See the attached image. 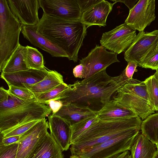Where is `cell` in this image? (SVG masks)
<instances>
[{
    "label": "cell",
    "mask_w": 158,
    "mask_h": 158,
    "mask_svg": "<svg viewBox=\"0 0 158 158\" xmlns=\"http://www.w3.org/2000/svg\"><path fill=\"white\" fill-rule=\"evenodd\" d=\"M129 80L124 70L119 75L111 77L104 69L85 80L68 85L67 89L52 100L59 101L63 105L73 104L87 107L97 112Z\"/></svg>",
    "instance_id": "cell-1"
},
{
    "label": "cell",
    "mask_w": 158,
    "mask_h": 158,
    "mask_svg": "<svg viewBox=\"0 0 158 158\" xmlns=\"http://www.w3.org/2000/svg\"><path fill=\"white\" fill-rule=\"evenodd\" d=\"M35 26L38 32L67 54L69 60L77 62L87 28L81 21H68L43 13Z\"/></svg>",
    "instance_id": "cell-2"
},
{
    "label": "cell",
    "mask_w": 158,
    "mask_h": 158,
    "mask_svg": "<svg viewBox=\"0 0 158 158\" xmlns=\"http://www.w3.org/2000/svg\"><path fill=\"white\" fill-rule=\"evenodd\" d=\"M142 122L138 116L111 120L98 118L71 144V155L101 144L133 128L141 127Z\"/></svg>",
    "instance_id": "cell-3"
},
{
    "label": "cell",
    "mask_w": 158,
    "mask_h": 158,
    "mask_svg": "<svg viewBox=\"0 0 158 158\" xmlns=\"http://www.w3.org/2000/svg\"><path fill=\"white\" fill-rule=\"evenodd\" d=\"M23 25L11 12L6 0H0V70L20 44Z\"/></svg>",
    "instance_id": "cell-4"
},
{
    "label": "cell",
    "mask_w": 158,
    "mask_h": 158,
    "mask_svg": "<svg viewBox=\"0 0 158 158\" xmlns=\"http://www.w3.org/2000/svg\"><path fill=\"white\" fill-rule=\"evenodd\" d=\"M52 112L48 105L35 99L10 110L0 111V133L27 122L42 120Z\"/></svg>",
    "instance_id": "cell-5"
},
{
    "label": "cell",
    "mask_w": 158,
    "mask_h": 158,
    "mask_svg": "<svg viewBox=\"0 0 158 158\" xmlns=\"http://www.w3.org/2000/svg\"><path fill=\"white\" fill-rule=\"evenodd\" d=\"M141 127L133 128L113 138L80 152L76 154L81 158H110L130 150Z\"/></svg>",
    "instance_id": "cell-6"
},
{
    "label": "cell",
    "mask_w": 158,
    "mask_h": 158,
    "mask_svg": "<svg viewBox=\"0 0 158 158\" xmlns=\"http://www.w3.org/2000/svg\"><path fill=\"white\" fill-rule=\"evenodd\" d=\"M136 35V30L124 23L103 33L100 43L106 49L119 54L126 51Z\"/></svg>",
    "instance_id": "cell-7"
},
{
    "label": "cell",
    "mask_w": 158,
    "mask_h": 158,
    "mask_svg": "<svg viewBox=\"0 0 158 158\" xmlns=\"http://www.w3.org/2000/svg\"><path fill=\"white\" fill-rule=\"evenodd\" d=\"M117 54L109 52L102 45H96L88 55L80 60L79 64L84 67V78L85 80L96 73L106 68L112 64L119 62Z\"/></svg>",
    "instance_id": "cell-8"
},
{
    "label": "cell",
    "mask_w": 158,
    "mask_h": 158,
    "mask_svg": "<svg viewBox=\"0 0 158 158\" xmlns=\"http://www.w3.org/2000/svg\"><path fill=\"white\" fill-rule=\"evenodd\" d=\"M43 13L65 20L81 21L82 13L77 0H39Z\"/></svg>",
    "instance_id": "cell-9"
},
{
    "label": "cell",
    "mask_w": 158,
    "mask_h": 158,
    "mask_svg": "<svg viewBox=\"0 0 158 158\" xmlns=\"http://www.w3.org/2000/svg\"><path fill=\"white\" fill-rule=\"evenodd\" d=\"M158 42V30L150 32H139L125 52V60L127 63L134 61L139 64L147 54L156 47Z\"/></svg>",
    "instance_id": "cell-10"
},
{
    "label": "cell",
    "mask_w": 158,
    "mask_h": 158,
    "mask_svg": "<svg viewBox=\"0 0 158 158\" xmlns=\"http://www.w3.org/2000/svg\"><path fill=\"white\" fill-rule=\"evenodd\" d=\"M155 0H139L129 10L124 23L135 30L144 31L156 18Z\"/></svg>",
    "instance_id": "cell-11"
},
{
    "label": "cell",
    "mask_w": 158,
    "mask_h": 158,
    "mask_svg": "<svg viewBox=\"0 0 158 158\" xmlns=\"http://www.w3.org/2000/svg\"><path fill=\"white\" fill-rule=\"evenodd\" d=\"M122 87L117 90L112 99L133 111L142 120L155 113V111L148 101Z\"/></svg>",
    "instance_id": "cell-12"
},
{
    "label": "cell",
    "mask_w": 158,
    "mask_h": 158,
    "mask_svg": "<svg viewBox=\"0 0 158 158\" xmlns=\"http://www.w3.org/2000/svg\"><path fill=\"white\" fill-rule=\"evenodd\" d=\"M48 122L45 118L20 135L16 158H28L37 145L48 132Z\"/></svg>",
    "instance_id": "cell-13"
},
{
    "label": "cell",
    "mask_w": 158,
    "mask_h": 158,
    "mask_svg": "<svg viewBox=\"0 0 158 158\" xmlns=\"http://www.w3.org/2000/svg\"><path fill=\"white\" fill-rule=\"evenodd\" d=\"M13 15L23 26H35L39 22V0H7Z\"/></svg>",
    "instance_id": "cell-14"
},
{
    "label": "cell",
    "mask_w": 158,
    "mask_h": 158,
    "mask_svg": "<svg viewBox=\"0 0 158 158\" xmlns=\"http://www.w3.org/2000/svg\"><path fill=\"white\" fill-rule=\"evenodd\" d=\"M49 70L45 67L41 70L29 69L12 73H1V77L8 85L26 88V85H32L42 80Z\"/></svg>",
    "instance_id": "cell-15"
},
{
    "label": "cell",
    "mask_w": 158,
    "mask_h": 158,
    "mask_svg": "<svg viewBox=\"0 0 158 158\" xmlns=\"http://www.w3.org/2000/svg\"><path fill=\"white\" fill-rule=\"evenodd\" d=\"M21 32L24 37L33 45L45 51L52 56L68 58L63 50L38 32L35 26H23Z\"/></svg>",
    "instance_id": "cell-16"
},
{
    "label": "cell",
    "mask_w": 158,
    "mask_h": 158,
    "mask_svg": "<svg viewBox=\"0 0 158 158\" xmlns=\"http://www.w3.org/2000/svg\"><path fill=\"white\" fill-rule=\"evenodd\" d=\"M48 117L50 134L62 150L67 151L71 145V125L52 114Z\"/></svg>",
    "instance_id": "cell-17"
},
{
    "label": "cell",
    "mask_w": 158,
    "mask_h": 158,
    "mask_svg": "<svg viewBox=\"0 0 158 158\" xmlns=\"http://www.w3.org/2000/svg\"><path fill=\"white\" fill-rule=\"evenodd\" d=\"M114 4L107 1L102 0L82 13L81 21L87 28L93 25L100 27L106 26L107 17L112 10Z\"/></svg>",
    "instance_id": "cell-18"
},
{
    "label": "cell",
    "mask_w": 158,
    "mask_h": 158,
    "mask_svg": "<svg viewBox=\"0 0 158 158\" xmlns=\"http://www.w3.org/2000/svg\"><path fill=\"white\" fill-rule=\"evenodd\" d=\"M63 151L51 134L48 132L28 158H64Z\"/></svg>",
    "instance_id": "cell-19"
},
{
    "label": "cell",
    "mask_w": 158,
    "mask_h": 158,
    "mask_svg": "<svg viewBox=\"0 0 158 158\" xmlns=\"http://www.w3.org/2000/svg\"><path fill=\"white\" fill-rule=\"evenodd\" d=\"M53 114L63 119L71 126L85 118L97 114V112L88 107L73 104L63 105L57 112Z\"/></svg>",
    "instance_id": "cell-20"
},
{
    "label": "cell",
    "mask_w": 158,
    "mask_h": 158,
    "mask_svg": "<svg viewBox=\"0 0 158 158\" xmlns=\"http://www.w3.org/2000/svg\"><path fill=\"white\" fill-rule=\"evenodd\" d=\"M157 150L156 144L139 132L130 150L131 158H153Z\"/></svg>",
    "instance_id": "cell-21"
},
{
    "label": "cell",
    "mask_w": 158,
    "mask_h": 158,
    "mask_svg": "<svg viewBox=\"0 0 158 158\" xmlns=\"http://www.w3.org/2000/svg\"><path fill=\"white\" fill-rule=\"evenodd\" d=\"M97 114L99 118L104 120L130 118L138 116L112 99L97 112Z\"/></svg>",
    "instance_id": "cell-22"
},
{
    "label": "cell",
    "mask_w": 158,
    "mask_h": 158,
    "mask_svg": "<svg viewBox=\"0 0 158 158\" xmlns=\"http://www.w3.org/2000/svg\"><path fill=\"white\" fill-rule=\"evenodd\" d=\"M27 52L26 46L20 44L4 65L1 73H12L29 69L26 63Z\"/></svg>",
    "instance_id": "cell-23"
},
{
    "label": "cell",
    "mask_w": 158,
    "mask_h": 158,
    "mask_svg": "<svg viewBox=\"0 0 158 158\" xmlns=\"http://www.w3.org/2000/svg\"><path fill=\"white\" fill-rule=\"evenodd\" d=\"M64 82L63 76L55 70H49L47 75L41 81L32 85H26L34 94L49 91Z\"/></svg>",
    "instance_id": "cell-24"
},
{
    "label": "cell",
    "mask_w": 158,
    "mask_h": 158,
    "mask_svg": "<svg viewBox=\"0 0 158 158\" xmlns=\"http://www.w3.org/2000/svg\"><path fill=\"white\" fill-rule=\"evenodd\" d=\"M141 133L151 142H158V112L149 115L141 123Z\"/></svg>",
    "instance_id": "cell-25"
},
{
    "label": "cell",
    "mask_w": 158,
    "mask_h": 158,
    "mask_svg": "<svg viewBox=\"0 0 158 158\" xmlns=\"http://www.w3.org/2000/svg\"><path fill=\"white\" fill-rule=\"evenodd\" d=\"M26 61L29 69L41 70L45 67L44 65L43 56L36 48L27 46Z\"/></svg>",
    "instance_id": "cell-26"
},
{
    "label": "cell",
    "mask_w": 158,
    "mask_h": 158,
    "mask_svg": "<svg viewBox=\"0 0 158 158\" xmlns=\"http://www.w3.org/2000/svg\"><path fill=\"white\" fill-rule=\"evenodd\" d=\"M143 81L146 86L150 103L155 111H158V81L153 75Z\"/></svg>",
    "instance_id": "cell-27"
},
{
    "label": "cell",
    "mask_w": 158,
    "mask_h": 158,
    "mask_svg": "<svg viewBox=\"0 0 158 158\" xmlns=\"http://www.w3.org/2000/svg\"><path fill=\"white\" fill-rule=\"evenodd\" d=\"M98 118L97 114L85 118L76 123L71 126V144Z\"/></svg>",
    "instance_id": "cell-28"
},
{
    "label": "cell",
    "mask_w": 158,
    "mask_h": 158,
    "mask_svg": "<svg viewBox=\"0 0 158 158\" xmlns=\"http://www.w3.org/2000/svg\"><path fill=\"white\" fill-rule=\"evenodd\" d=\"M68 88V85L64 82L46 92L34 94L35 99L37 101L47 105L50 101L56 98L62 92Z\"/></svg>",
    "instance_id": "cell-29"
},
{
    "label": "cell",
    "mask_w": 158,
    "mask_h": 158,
    "mask_svg": "<svg viewBox=\"0 0 158 158\" xmlns=\"http://www.w3.org/2000/svg\"><path fill=\"white\" fill-rule=\"evenodd\" d=\"M122 87L139 95L149 102L146 86L144 81L132 78L129 80Z\"/></svg>",
    "instance_id": "cell-30"
},
{
    "label": "cell",
    "mask_w": 158,
    "mask_h": 158,
    "mask_svg": "<svg viewBox=\"0 0 158 158\" xmlns=\"http://www.w3.org/2000/svg\"><path fill=\"white\" fill-rule=\"evenodd\" d=\"M40 120H34L27 122L0 132V137L6 138L13 136H20L29 130Z\"/></svg>",
    "instance_id": "cell-31"
},
{
    "label": "cell",
    "mask_w": 158,
    "mask_h": 158,
    "mask_svg": "<svg viewBox=\"0 0 158 158\" xmlns=\"http://www.w3.org/2000/svg\"><path fill=\"white\" fill-rule=\"evenodd\" d=\"M140 67L152 70L158 69V48L151 50L139 63Z\"/></svg>",
    "instance_id": "cell-32"
},
{
    "label": "cell",
    "mask_w": 158,
    "mask_h": 158,
    "mask_svg": "<svg viewBox=\"0 0 158 158\" xmlns=\"http://www.w3.org/2000/svg\"><path fill=\"white\" fill-rule=\"evenodd\" d=\"M9 93L20 99L30 100L35 99L34 95L28 89L15 86L11 85H8Z\"/></svg>",
    "instance_id": "cell-33"
},
{
    "label": "cell",
    "mask_w": 158,
    "mask_h": 158,
    "mask_svg": "<svg viewBox=\"0 0 158 158\" xmlns=\"http://www.w3.org/2000/svg\"><path fill=\"white\" fill-rule=\"evenodd\" d=\"M9 93V97L8 99L5 101L0 102V111L10 110L29 101L20 99Z\"/></svg>",
    "instance_id": "cell-34"
},
{
    "label": "cell",
    "mask_w": 158,
    "mask_h": 158,
    "mask_svg": "<svg viewBox=\"0 0 158 158\" xmlns=\"http://www.w3.org/2000/svg\"><path fill=\"white\" fill-rule=\"evenodd\" d=\"M18 143L7 146L0 145V158H16Z\"/></svg>",
    "instance_id": "cell-35"
},
{
    "label": "cell",
    "mask_w": 158,
    "mask_h": 158,
    "mask_svg": "<svg viewBox=\"0 0 158 158\" xmlns=\"http://www.w3.org/2000/svg\"><path fill=\"white\" fill-rule=\"evenodd\" d=\"M81 12L82 14L93 7L97 4L99 3L102 0H77Z\"/></svg>",
    "instance_id": "cell-36"
},
{
    "label": "cell",
    "mask_w": 158,
    "mask_h": 158,
    "mask_svg": "<svg viewBox=\"0 0 158 158\" xmlns=\"http://www.w3.org/2000/svg\"><path fill=\"white\" fill-rule=\"evenodd\" d=\"M139 66L138 63L134 61H129L124 71L126 77L129 80L132 78V76L135 72L136 71V68Z\"/></svg>",
    "instance_id": "cell-37"
},
{
    "label": "cell",
    "mask_w": 158,
    "mask_h": 158,
    "mask_svg": "<svg viewBox=\"0 0 158 158\" xmlns=\"http://www.w3.org/2000/svg\"><path fill=\"white\" fill-rule=\"evenodd\" d=\"M20 139V136L19 135L13 136L6 138L0 137V145L7 146L18 143Z\"/></svg>",
    "instance_id": "cell-38"
},
{
    "label": "cell",
    "mask_w": 158,
    "mask_h": 158,
    "mask_svg": "<svg viewBox=\"0 0 158 158\" xmlns=\"http://www.w3.org/2000/svg\"><path fill=\"white\" fill-rule=\"evenodd\" d=\"M47 105L49 106L52 114H54L57 112L63 106L62 103L61 102L55 100L50 101Z\"/></svg>",
    "instance_id": "cell-39"
},
{
    "label": "cell",
    "mask_w": 158,
    "mask_h": 158,
    "mask_svg": "<svg viewBox=\"0 0 158 158\" xmlns=\"http://www.w3.org/2000/svg\"><path fill=\"white\" fill-rule=\"evenodd\" d=\"M73 73L76 78H84V67L83 65L79 64L76 66L73 69Z\"/></svg>",
    "instance_id": "cell-40"
},
{
    "label": "cell",
    "mask_w": 158,
    "mask_h": 158,
    "mask_svg": "<svg viewBox=\"0 0 158 158\" xmlns=\"http://www.w3.org/2000/svg\"><path fill=\"white\" fill-rule=\"evenodd\" d=\"M114 2V3L117 2H120L124 3L129 8V10H131L135 6L136 3V2L138 1L135 0H111Z\"/></svg>",
    "instance_id": "cell-41"
},
{
    "label": "cell",
    "mask_w": 158,
    "mask_h": 158,
    "mask_svg": "<svg viewBox=\"0 0 158 158\" xmlns=\"http://www.w3.org/2000/svg\"><path fill=\"white\" fill-rule=\"evenodd\" d=\"M9 97V93L8 90L5 89L3 87L0 88V102L6 100Z\"/></svg>",
    "instance_id": "cell-42"
},
{
    "label": "cell",
    "mask_w": 158,
    "mask_h": 158,
    "mask_svg": "<svg viewBox=\"0 0 158 158\" xmlns=\"http://www.w3.org/2000/svg\"><path fill=\"white\" fill-rule=\"evenodd\" d=\"M128 151H127L121 153L117 154L110 158H123L127 153Z\"/></svg>",
    "instance_id": "cell-43"
},
{
    "label": "cell",
    "mask_w": 158,
    "mask_h": 158,
    "mask_svg": "<svg viewBox=\"0 0 158 158\" xmlns=\"http://www.w3.org/2000/svg\"><path fill=\"white\" fill-rule=\"evenodd\" d=\"M69 158H81L79 156L76 155H71V156H70Z\"/></svg>",
    "instance_id": "cell-44"
},
{
    "label": "cell",
    "mask_w": 158,
    "mask_h": 158,
    "mask_svg": "<svg viewBox=\"0 0 158 158\" xmlns=\"http://www.w3.org/2000/svg\"><path fill=\"white\" fill-rule=\"evenodd\" d=\"M123 158H131L130 152L128 151L126 155Z\"/></svg>",
    "instance_id": "cell-45"
},
{
    "label": "cell",
    "mask_w": 158,
    "mask_h": 158,
    "mask_svg": "<svg viewBox=\"0 0 158 158\" xmlns=\"http://www.w3.org/2000/svg\"><path fill=\"white\" fill-rule=\"evenodd\" d=\"M154 75L155 76L158 81V69L156 70Z\"/></svg>",
    "instance_id": "cell-46"
},
{
    "label": "cell",
    "mask_w": 158,
    "mask_h": 158,
    "mask_svg": "<svg viewBox=\"0 0 158 158\" xmlns=\"http://www.w3.org/2000/svg\"><path fill=\"white\" fill-rule=\"evenodd\" d=\"M153 158H158V149H157V151L155 153Z\"/></svg>",
    "instance_id": "cell-47"
},
{
    "label": "cell",
    "mask_w": 158,
    "mask_h": 158,
    "mask_svg": "<svg viewBox=\"0 0 158 158\" xmlns=\"http://www.w3.org/2000/svg\"><path fill=\"white\" fill-rule=\"evenodd\" d=\"M156 147H157V149H158V142H157V143L156 144Z\"/></svg>",
    "instance_id": "cell-48"
},
{
    "label": "cell",
    "mask_w": 158,
    "mask_h": 158,
    "mask_svg": "<svg viewBox=\"0 0 158 158\" xmlns=\"http://www.w3.org/2000/svg\"><path fill=\"white\" fill-rule=\"evenodd\" d=\"M157 48H158V43H157V46L156 47Z\"/></svg>",
    "instance_id": "cell-49"
}]
</instances>
